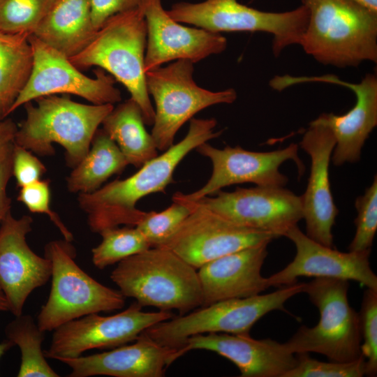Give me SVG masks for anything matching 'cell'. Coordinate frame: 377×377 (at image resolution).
Instances as JSON below:
<instances>
[{"instance_id":"39","label":"cell","mask_w":377,"mask_h":377,"mask_svg":"<svg viewBox=\"0 0 377 377\" xmlns=\"http://www.w3.org/2000/svg\"><path fill=\"white\" fill-rule=\"evenodd\" d=\"M17 128L11 119H0V151L9 143L15 142Z\"/></svg>"},{"instance_id":"3","label":"cell","mask_w":377,"mask_h":377,"mask_svg":"<svg viewBox=\"0 0 377 377\" xmlns=\"http://www.w3.org/2000/svg\"><path fill=\"white\" fill-rule=\"evenodd\" d=\"M143 5L107 19L90 43L69 59L77 68L96 66L109 73L140 106L145 124L152 126L154 108L144 69L147 29Z\"/></svg>"},{"instance_id":"42","label":"cell","mask_w":377,"mask_h":377,"mask_svg":"<svg viewBox=\"0 0 377 377\" xmlns=\"http://www.w3.org/2000/svg\"><path fill=\"white\" fill-rule=\"evenodd\" d=\"M8 311V305L7 300L0 289V311Z\"/></svg>"},{"instance_id":"7","label":"cell","mask_w":377,"mask_h":377,"mask_svg":"<svg viewBox=\"0 0 377 377\" xmlns=\"http://www.w3.org/2000/svg\"><path fill=\"white\" fill-rule=\"evenodd\" d=\"M348 280L316 277L305 283L303 293L318 309L316 325L301 326L286 343L292 353H316L330 360L350 362L361 355L359 314L349 304Z\"/></svg>"},{"instance_id":"27","label":"cell","mask_w":377,"mask_h":377,"mask_svg":"<svg viewBox=\"0 0 377 377\" xmlns=\"http://www.w3.org/2000/svg\"><path fill=\"white\" fill-rule=\"evenodd\" d=\"M29 36L0 31V119L10 114L31 74L33 54Z\"/></svg>"},{"instance_id":"4","label":"cell","mask_w":377,"mask_h":377,"mask_svg":"<svg viewBox=\"0 0 377 377\" xmlns=\"http://www.w3.org/2000/svg\"><path fill=\"white\" fill-rule=\"evenodd\" d=\"M110 279L141 306L184 315L202 304L196 269L165 247H151L119 262Z\"/></svg>"},{"instance_id":"6","label":"cell","mask_w":377,"mask_h":377,"mask_svg":"<svg viewBox=\"0 0 377 377\" xmlns=\"http://www.w3.org/2000/svg\"><path fill=\"white\" fill-rule=\"evenodd\" d=\"M52 264L50 293L37 316L44 332L82 316L121 309L125 297L101 284L75 263L76 251L71 242L53 240L45 246V256Z\"/></svg>"},{"instance_id":"2","label":"cell","mask_w":377,"mask_h":377,"mask_svg":"<svg viewBox=\"0 0 377 377\" xmlns=\"http://www.w3.org/2000/svg\"><path fill=\"white\" fill-rule=\"evenodd\" d=\"M309 17L300 45L323 65L377 61V12L354 0H304Z\"/></svg>"},{"instance_id":"19","label":"cell","mask_w":377,"mask_h":377,"mask_svg":"<svg viewBox=\"0 0 377 377\" xmlns=\"http://www.w3.org/2000/svg\"><path fill=\"white\" fill-rule=\"evenodd\" d=\"M335 145L334 136L328 128L313 123H310L300 142V147L311 158L307 187L300 195L306 235L329 247H333L332 230L339 213L329 177V165Z\"/></svg>"},{"instance_id":"17","label":"cell","mask_w":377,"mask_h":377,"mask_svg":"<svg viewBox=\"0 0 377 377\" xmlns=\"http://www.w3.org/2000/svg\"><path fill=\"white\" fill-rule=\"evenodd\" d=\"M294 244V259L283 269L267 277L269 287L296 283L299 276L353 280L367 288L377 290V276L371 268V249L341 252L309 238L297 225L284 235Z\"/></svg>"},{"instance_id":"32","label":"cell","mask_w":377,"mask_h":377,"mask_svg":"<svg viewBox=\"0 0 377 377\" xmlns=\"http://www.w3.org/2000/svg\"><path fill=\"white\" fill-rule=\"evenodd\" d=\"M295 366L283 377H362L365 375L366 360L361 355L350 362H322L306 353L297 354Z\"/></svg>"},{"instance_id":"35","label":"cell","mask_w":377,"mask_h":377,"mask_svg":"<svg viewBox=\"0 0 377 377\" xmlns=\"http://www.w3.org/2000/svg\"><path fill=\"white\" fill-rule=\"evenodd\" d=\"M50 181L40 179L21 187L17 200L23 203L31 212L47 215L59 230L64 239L71 242L73 239L72 232L50 207Z\"/></svg>"},{"instance_id":"5","label":"cell","mask_w":377,"mask_h":377,"mask_svg":"<svg viewBox=\"0 0 377 377\" xmlns=\"http://www.w3.org/2000/svg\"><path fill=\"white\" fill-rule=\"evenodd\" d=\"M24 105L26 118L17 128L15 142L42 156L54 154L53 143L65 149L67 165L75 168L88 152L92 139L112 104H83L51 95Z\"/></svg>"},{"instance_id":"40","label":"cell","mask_w":377,"mask_h":377,"mask_svg":"<svg viewBox=\"0 0 377 377\" xmlns=\"http://www.w3.org/2000/svg\"><path fill=\"white\" fill-rule=\"evenodd\" d=\"M367 8L377 12V0H354Z\"/></svg>"},{"instance_id":"9","label":"cell","mask_w":377,"mask_h":377,"mask_svg":"<svg viewBox=\"0 0 377 377\" xmlns=\"http://www.w3.org/2000/svg\"><path fill=\"white\" fill-rule=\"evenodd\" d=\"M168 14L175 21L219 33L260 31L272 36V51L278 56L288 46L299 45L306 30L309 12L302 4L292 10L275 13L257 10L237 0L178 2Z\"/></svg>"},{"instance_id":"12","label":"cell","mask_w":377,"mask_h":377,"mask_svg":"<svg viewBox=\"0 0 377 377\" xmlns=\"http://www.w3.org/2000/svg\"><path fill=\"white\" fill-rule=\"evenodd\" d=\"M29 41L33 54L31 72L10 114L33 100L57 94L76 95L95 105H114L121 101L115 79L105 71L98 68L94 71L95 77H88L68 57L34 35L29 36Z\"/></svg>"},{"instance_id":"8","label":"cell","mask_w":377,"mask_h":377,"mask_svg":"<svg viewBox=\"0 0 377 377\" xmlns=\"http://www.w3.org/2000/svg\"><path fill=\"white\" fill-rule=\"evenodd\" d=\"M305 283L285 286L265 295L234 298L201 306L159 322L142 333L160 345L181 350L189 337L205 333L249 334L254 324L274 310L285 311L284 304L303 292Z\"/></svg>"},{"instance_id":"20","label":"cell","mask_w":377,"mask_h":377,"mask_svg":"<svg viewBox=\"0 0 377 377\" xmlns=\"http://www.w3.org/2000/svg\"><path fill=\"white\" fill-rule=\"evenodd\" d=\"M307 80L342 85L354 92L355 103L346 114L323 113L311 123L323 125L333 133L336 145L332 161L334 165L358 161L365 141L377 125L376 75L367 74L358 83H349L334 75L299 77L300 82Z\"/></svg>"},{"instance_id":"29","label":"cell","mask_w":377,"mask_h":377,"mask_svg":"<svg viewBox=\"0 0 377 377\" xmlns=\"http://www.w3.org/2000/svg\"><path fill=\"white\" fill-rule=\"evenodd\" d=\"M99 234L102 240L91 250L92 263L99 269L151 248L136 227H114L105 229Z\"/></svg>"},{"instance_id":"38","label":"cell","mask_w":377,"mask_h":377,"mask_svg":"<svg viewBox=\"0 0 377 377\" xmlns=\"http://www.w3.org/2000/svg\"><path fill=\"white\" fill-rule=\"evenodd\" d=\"M15 142L0 151V226L10 212V198L7 195V186L12 175V153Z\"/></svg>"},{"instance_id":"33","label":"cell","mask_w":377,"mask_h":377,"mask_svg":"<svg viewBox=\"0 0 377 377\" xmlns=\"http://www.w3.org/2000/svg\"><path fill=\"white\" fill-rule=\"evenodd\" d=\"M357 217L356 230L348 246L350 251H360L371 249L377 230V177L364 193L355 200Z\"/></svg>"},{"instance_id":"16","label":"cell","mask_w":377,"mask_h":377,"mask_svg":"<svg viewBox=\"0 0 377 377\" xmlns=\"http://www.w3.org/2000/svg\"><path fill=\"white\" fill-rule=\"evenodd\" d=\"M32 223L30 216L16 219L10 212L0 226V289L15 316L22 314L29 295L51 278L50 260L27 244Z\"/></svg>"},{"instance_id":"1","label":"cell","mask_w":377,"mask_h":377,"mask_svg":"<svg viewBox=\"0 0 377 377\" xmlns=\"http://www.w3.org/2000/svg\"><path fill=\"white\" fill-rule=\"evenodd\" d=\"M214 118L190 120L186 136L178 143L146 162L138 172L124 179H116L96 191L79 193L77 202L86 214L89 229L96 233L120 225L135 227L147 212L138 209L136 203L154 193H165L173 183L175 168L183 158L201 144L219 137L215 131Z\"/></svg>"},{"instance_id":"14","label":"cell","mask_w":377,"mask_h":377,"mask_svg":"<svg viewBox=\"0 0 377 377\" xmlns=\"http://www.w3.org/2000/svg\"><path fill=\"white\" fill-rule=\"evenodd\" d=\"M188 208L189 215L161 246L172 251L196 269L226 254L269 244L277 238L273 234L236 224L212 212Z\"/></svg>"},{"instance_id":"36","label":"cell","mask_w":377,"mask_h":377,"mask_svg":"<svg viewBox=\"0 0 377 377\" xmlns=\"http://www.w3.org/2000/svg\"><path fill=\"white\" fill-rule=\"evenodd\" d=\"M47 170L32 152L14 143L12 153V175L20 188L41 179Z\"/></svg>"},{"instance_id":"26","label":"cell","mask_w":377,"mask_h":377,"mask_svg":"<svg viewBox=\"0 0 377 377\" xmlns=\"http://www.w3.org/2000/svg\"><path fill=\"white\" fill-rule=\"evenodd\" d=\"M127 165V160L114 141L103 128H98L88 152L67 177V188L72 193L94 192Z\"/></svg>"},{"instance_id":"41","label":"cell","mask_w":377,"mask_h":377,"mask_svg":"<svg viewBox=\"0 0 377 377\" xmlns=\"http://www.w3.org/2000/svg\"><path fill=\"white\" fill-rule=\"evenodd\" d=\"M14 344L9 340H6L0 343V358L1 356Z\"/></svg>"},{"instance_id":"31","label":"cell","mask_w":377,"mask_h":377,"mask_svg":"<svg viewBox=\"0 0 377 377\" xmlns=\"http://www.w3.org/2000/svg\"><path fill=\"white\" fill-rule=\"evenodd\" d=\"M191 209L175 201L165 209L157 212H147L135 226L145 236L151 247L163 244L189 215Z\"/></svg>"},{"instance_id":"10","label":"cell","mask_w":377,"mask_h":377,"mask_svg":"<svg viewBox=\"0 0 377 377\" xmlns=\"http://www.w3.org/2000/svg\"><path fill=\"white\" fill-rule=\"evenodd\" d=\"M193 65L179 59L145 73L147 91L155 103L151 135L158 150L173 145L177 131L198 112L237 98L232 88L212 91L198 86L193 78Z\"/></svg>"},{"instance_id":"11","label":"cell","mask_w":377,"mask_h":377,"mask_svg":"<svg viewBox=\"0 0 377 377\" xmlns=\"http://www.w3.org/2000/svg\"><path fill=\"white\" fill-rule=\"evenodd\" d=\"M216 195L188 200L176 193L172 201L188 207L203 209L236 224L267 232L276 237L303 219L300 195L283 186H256L237 188L234 191L221 190Z\"/></svg>"},{"instance_id":"25","label":"cell","mask_w":377,"mask_h":377,"mask_svg":"<svg viewBox=\"0 0 377 377\" xmlns=\"http://www.w3.org/2000/svg\"><path fill=\"white\" fill-rule=\"evenodd\" d=\"M145 124L140 106L131 98L114 107L101 124L128 165L138 168L158 156L152 136Z\"/></svg>"},{"instance_id":"23","label":"cell","mask_w":377,"mask_h":377,"mask_svg":"<svg viewBox=\"0 0 377 377\" xmlns=\"http://www.w3.org/2000/svg\"><path fill=\"white\" fill-rule=\"evenodd\" d=\"M267 244L245 248L211 260L198 268L202 295L201 306L252 297L269 288L261 269L267 256Z\"/></svg>"},{"instance_id":"21","label":"cell","mask_w":377,"mask_h":377,"mask_svg":"<svg viewBox=\"0 0 377 377\" xmlns=\"http://www.w3.org/2000/svg\"><path fill=\"white\" fill-rule=\"evenodd\" d=\"M210 350L235 364L242 377H283L297 363V357L284 343L256 339L250 334L207 333L189 337L182 355L191 350Z\"/></svg>"},{"instance_id":"37","label":"cell","mask_w":377,"mask_h":377,"mask_svg":"<svg viewBox=\"0 0 377 377\" xmlns=\"http://www.w3.org/2000/svg\"><path fill=\"white\" fill-rule=\"evenodd\" d=\"M146 0H91V14L94 27L98 30L111 16L144 4Z\"/></svg>"},{"instance_id":"22","label":"cell","mask_w":377,"mask_h":377,"mask_svg":"<svg viewBox=\"0 0 377 377\" xmlns=\"http://www.w3.org/2000/svg\"><path fill=\"white\" fill-rule=\"evenodd\" d=\"M181 356L179 349L160 345L141 333L131 345L59 361L71 368L69 377H162L166 368Z\"/></svg>"},{"instance_id":"34","label":"cell","mask_w":377,"mask_h":377,"mask_svg":"<svg viewBox=\"0 0 377 377\" xmlns=\"http://www.w3.org/2000/svg\"><path fill=\"white\" fill-rule=\"evenodd\" d=\"M359 314L361 355L366 360L365 375L377 374V290L367 288L363 295Z\"/></svg>"},{"instance_id":"13","label":"cell","mask_w":377,"mask_h":377,"mask_svg":"<svg viewBox=\"0 0 377 377\" xmlns=\"http://www.w3.org/2000/svg\"><path fill=\"white\" fill-rule=\"evenodd\" d=\"M136 302L124 311L108 316L90 313L53 330L46 358L76 357L91 349L114 348L134 341L146 329L175 317L170 311L145 312Z\"/></svg>"},{"instance_id":"24","label":"cell","mask_w":377,"mask_h":377,"mask_svg":"<svg viewBox=\"0 0 377 377\" xmlns=\"http://www.w3.org/2000/svg\"><path fill=\"white\" fill-rule=\"evenodd\" d=\"M96 31L91 0H56L33 35L71 58L90 43Z\"/></svg>"},{"instance_id":"18","label":"cell","mask_w":377,"mask_h":377,"mask_svg":"<svg viewBox=\"0 0 377 377\" xmlns=\"http://www.w3.org/2000/svg\"><path fill=\"white\" fill-rule=\"evenodd\" d=\"M143 7L147 29L145 73L171 61L186 59L195 64L227 47V40L221 34L186 27L173 20L161 0H146Z\"/></svg>"},{"instance_id":"28","label":"cell","mask_w":377,"mask_h":377,"mask_svg":"<svg viewBox=\"0 0 377 377\" xmlns=\"http://www.w3.org/2000/svg\"><path fill=\"white\" fill-rule=\"evenodd\" d=\"M9 323L5 332L7 339L19 347L21 364L18 377H58L49 365L42 350L45 332L30 315L21 314Z\"/></svg>"},{"instance_id":"43","label":"cell","mask_w":377,"mask_h":377,"mask_svg":"<svg viewBox=\"0 0 377 377\" xmlns=\"http://www.w3.org/2000/svg\"><path fill=\"white\" fill-rule=\"evenodd\" d=\"M304 0H302V1H303Z\"/></svg>"},{"instance_id":"15","label":"cell","mask_w":377,"mask_h":377,"mask_svg":"<svg viewBox=\"0 0 377 377\" xmlns=\"http://www.w3.org/2000/svg\"><path fill=\"white\" fill-rule=\"evenodd\" d=\"M195 149L211 161L212 172L207 182L195 192L176 193L188 200L214 195L226 186L237 184L284 186L288 179L280 172L279 168L289 160L296 163L299 172L302 174L304 171V165L298 156V145L295 143L283 149L263 152L248 151L239 146L218 149L207 142Z\"/></svg>"},{"instance_id":"30","label":"cell","mask_w":377,"mask_h":377,"mask_svg":"<svg viewBox=\"0 0 377 377\" xmlns=\"http://www.w3.org/2000/svg\"><path fill=\"white\" fill-rule=\"evenodd\" d=\"M56 0H0V31L33 34Z\"/></svg>"}]
</instances>
